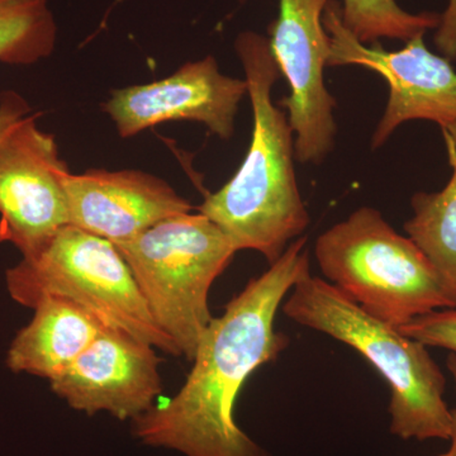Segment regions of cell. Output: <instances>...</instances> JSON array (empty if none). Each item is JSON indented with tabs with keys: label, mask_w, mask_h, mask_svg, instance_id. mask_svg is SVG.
<instances>
[{
	"label": "cell",
	"mask_w": 456,
	"mask_h": 456,
	"mask_svg": "<svg viewBox=\"0 0 456 456\" xmlns=\"http://www.w3.org/2000/svg\"><path fill=\"white\" fill-rule=\"evenodd\" d=\"M307 241V236L294 240L227 303L222 316L212 318L184 386L134 419L141 443L185 456H270L236 424V399L248 378L289 345L275 330V317L297 281L311 273Z\"/></svg>",
	"instance_id": "6da1fadb"
},
{
	"label": "cell",
	"mask_w": 456,
	"mask_h": 456,
	"mask_svg": "<svg viewBox=\"0 0 456 456\" xmlns=\"http://www.w3.org/2000/svg\"><path fill=\"white\" fill-rule=\"evenodd\" d=\"M235 49L245 71L254 127L244 163L198 212L224 231L236 250H255L273 265L311 224L297 182L294 134L285 110L272 99L281 79L268 38L244 32Z\"/></svg>",
	"instance_id": "7a4b0ae2"
},
{
	"label": "cell",
	"mask_w": 456,
	"mask_h": 456,
	"mask_svg": "<svg viewBox=\"0 0 456 456\" xmlns=\"http://www.w3.org/2000/svg\"><path fill=\"white\" fill-rule=\"evenodd\" d=\"M285 316L344 342L370 362L391 388V432L402 440L452 439L446 379L428 346L369 316L325 279L307 274L283 302Z\"/></svg>",
	"instance_id": "3957f363"
},
{
	"label": "cell",
	"mask_w": 456,
	"mask_h": 456,
	"mask_svg": "<svg viewBox=\"0 0 456 456\" xmlns=\"http://www.w3.org/2000/svg\"><path fill=\"white\" fill-rule=\"evenodd\" d=\"M314 257L325 281L387 325H406L456 299L431 261L382 213L362 207L321 233Z\"/></svg>",
	"instance_id": "277c9868"
},
{
	"label": "cell",
	"mask_w": 456,
	"mask_h": 456,
	"mask_svg": "<svg viewBox=\"0 0 456 456\" xmlns=\"http://www.w3.org/2000/svg\"><path fill=\"white\" fill-rule=\"evenodd\" d=\"M130 266L147 308L193 362L212 321L208 296L237 253L232 241L202 213L165 218L128 241L114 244Z\"/></svg>",
	"instance_id": "5b68a950"
},
{
	"label": "cell",
	"mask_w": 456,
	"mask_h": 456,
	"mask_svg": "<svg viewBox=\"0 0 456 456\" xmlns=\"http://www.w3.org/2000/svg\"><path fill=\"white\" fill-rule=\"evenodd\" d=\"M5 281L9 296L23 307L33 310L41 299L59 297L107 329L180 356L174 341L156 325L118 248L106 239L69 224L40 253L8 269Z\"/></svg>",
	"instance_id": "8992f818"
},
{
	"label": "cell",
	"mask_w": 456,
	"mask_h": 456,
	"mask_svg": "<svg viewBox=\"0 0 456 456\" xmlns=\"http://www.w3.org/2000/svg\"><path fill=\"white\" fill-rule=\"evenodd\" d=\"M322 22L330 37L327 66H364L388 83V103L371 137V149L384 145L404 122L421 119L441 128L456 125L455 69L446 57L426 47L424 35L398 51H386L377 42L368 46L344 26L340 4L332 0Z\"/></svg>",
	"instance_id": "52a82bcc"
},
{
	"label": "cell",
	"mask_w": 456,
	"mask_h": 456,
	"mask_svg": "<svg viewBox=\"0 0 456 456\" xmlns=\"http://www.w3.org/2000/svg\"><path fill=\"white\" fill-rule=\"evenodd\" d=\"M331 0H279L269 45L290 94L278 102L289 118L296 160L323 163L335 146V98L325 84L330 37L322 17Z\"/></svg>",
	"instance_id": "ba28073f"
},
{
	"label": "cell",
	"mask_w": 456,
	"mask_h": 456,
	"mask_svg": "<svg viewBox=\"0 0 456 456\" xmlns=\"http://www.w3.org/2000/svg\"><path fill=\"white\" fill-rule=\"evenodd\" d=\"M29 114L0 140V244L23 257L40 253L70 224L62 180L68 165L53 134Z\"/></svg>",
	"instance_id": "9c48e42d"
},
{
	"label": "cell",
	"mask_w": 456,
	"mask_h": 456,
	"mask_svg": "<svg viewBox=\"0 0 456 456\" xmlns=\"http://www.w3.org/2000/svg\"><path fill=\"white\" fill-rule=\"evenodd\" d=\"M246 94L245 79L222 74L215 57L207 56L187 62L158 82L113 90L103 110L123 139L160 123L193 121L203 123L220 139L230 140Z\"/></svg>",
	"instance_id": "30bf717a"
},
{
	"label": "cell",
	"mask_w": 456,
	"mask_h": 456,
	"mask_svg": "<svg viewBox=\"0 0 456 456\" xmlns=\"http://www.w3.org/2000/svg\"><path fill=\"white\" fill-rule=\"evenodd\" d=\"M155 347L104 327L95 340L51 380V391L74 410L137 419L163 392Z\"/></svg>",
	"instance_id": "8fae6325"
},
{
	"label": "cell",
	"mask_w": 456,
	"mask_h": 456,
	"mask_svg": "<svg viewBox=\"0 0 456 456\" xmlns=\"http://www.w3.org/2000/svg\"><path fill=\"white\" fill-rule=\"evenodd\" d=\"M62 184L71 226L113 244L194 209L165 180L139 170L69 171Z\"/></svg>",
	"instance_id": "7c38bea8"
},
{
	"label": "cell",
	"mask_w": 456,
	"mask_h": 456,
	"mask_svg": "<svg viewBox=\"0 0 456 456\" xmlns=\"http://www.w3.org/2000/svg\"><path fill=\"white\" fill-rule=\"evenodd\" d=\"M28 325L20 329L7 353V367L49 379L59 377L101 334L104 326L83 308L59 297L35 305Z\"/></svg>",
	"instance_id": "4fadbf2b"
},
{
	"label": "cell",
	"mask_w": 456,
	"mask_h": 456,
	"mask_svg": "<svg viewBox=\"0 0 456 456\" xmlns=\"http://www.w3.org/2000/svg\"><path fill=\"white\" fill-rule=\"evenodd\" d=\"M452 174L440 191L411 198L413 216L404 222L407 236L426 255L456 299V125L441 128Z\"/></svg>",
	"instance_id": "5bb4252c"
},
{
	"label": "cell",
	"mask_w": 456,
	"mask_h": 456,
	"mask_svg": "<svg viewBox=\"0 0 456 456\" xmlns=\"http://www.w3.org/2000/svg\"><path fill=\"white\" fill-rule=\"evenodd\" d=\"M56 37L49 0H0V62L36 64L53 53Z\"/></svg>",
	"instance_id": "9a60e30c"
},
{
	"label": "cell",
	"mask_w": 456,
	"mask_h": 456,
	"mask_svg": "<svg viewBox=\"0 0 456 456\" xmlns=\"http://www.w3.org/2000/svg\"><path fill=\"white\" fill-rule=\"evenodd\" d=\"M441 14H412L395 0H344L341 20L362 44H375L379 38L410 41L436 29Z\"/></svg>",
	"instance_id": "2e32d148"
},
{
	"label": "cell",
	"mask_w": 456,
	"mask_h": 456,
	"mask_svg": "<svg viewBox=\"0 0 456 456\" xmlns=\"http://www.w3.org/2000/svg\"><path fill=\"white\" fill-rule=\"evenodd\" d=\"M397 330L425 346L441 347L456 354V307L421 314Z\"/></svg>",
	"instance_id": "e0dca14e"
},
{
	"label": "cell",
	"mask_w": 456,
	"mask_h": 456,
	"mask_svg": "<svg viewBox=\"0 0 456 456\" xmlns=\"http://www.w3.org/2000/svg\"><path fill=\"white\" fill-rule=\"evenodd\" d=\"M29 114L31 107L22 95L14 90L0 93V140Z\"/></svg>",
	"instance_id": "ac0fdd59"
},
{
	"label": "cell",
	"mask_w": 456,
	"mask_h": 456,
	"mask_svg": "<svg viewBox=\"0 0 456 456\" xmlns=\"http://www.w3.org/2000/svg\"><path fill=\"white\" fill-rule=\"evenodd\" d=\"M434 42L441 55L456 61V0H450L448 8L441 14Z\"/></svg>",
	"instance_id": "d6986e66"
},
{
	"label": "cell",
	"mask_w": 456,
	"mask_h": 456,
	"mask_svg": "<svg viewBox=\"0 0 456 456\" xmlns=\"http://www.w3.org/2000/svg\"><path fill=\"white\" fill-rule=\"evenodd\" d=\"M446 367H448L450 374H452V379H454L455 391H456V354L450 353L448 359H446ZM452 443L456 444V407L452 410Z\"/></svg>",
	"instance_id": "ffe728a7"
},
{
	"label": "cell",
	"mask_w": 456,
	"mask_h": 456,
	"mask_svg": "<svg viewBox=\"0 0 456 456\" xmlns=\"http://www.w3.org/2000/svg\"><path fill=\"white\" fill-rule=\"evenodd\" d=\"M437 456H456V444L452 443V445H450V449L448 450V452Z\"/></svg>",
	"instance_id": "44dd1931"
}]
</instances>
